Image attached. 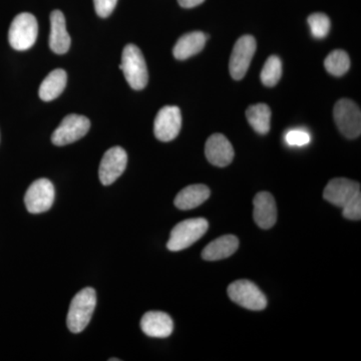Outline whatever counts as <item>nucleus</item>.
I'll use <instances>...</instances> for the list:
<instances>
[{"instance_id":"nucleus-27","label":"nucleus","mask_w":361,"mask_h":361,"mask_svg":"<svg viewBox=\"0 0 361 361\" xmlns=\"http://www.w3.org/2000/svg\"><path fill=\"white\" fill-rule=\"evenodd\" d=\"M118 0H94V8L97 16L106 18L110 16L116 8Z\"/></svg>"},{"instance_id":"nucleus-14","label":"nucleus","mask_w":361,"mask_h":361,"mask_svg":"<svg viewBox=\"0 0 361 361\" xmlns=\"http://www.w3.org/2000/svg\"><path fill=\"white\" fill-rule=\"evenodd\" d=\"M253 217L261 229H270L277 221V207L272 195L260 192L253 201Z\"/></svg>"},{"instance_id":"nucleus-26","label":"nucleus","mask_w":361,"mask_h":361,"mask_svg":"<svg viewBox=\"0 0 361 361\" xmlns=\"http://www.w3.org/2000/svg\"><path fill=\"white\" fill-rule=\"evenodd\" d=\"M310 135L302 130H291L285 135V141L289 146H305L310 144Z\"/></svg>"},{"instance_id":"nucleus-23","label":"nucleus","mask_w":361,"mask_h":361,"mask_svg":"<svg viewBox=\"0 0 361 361\" xmlns=\"http://www.w3.org/2000/svg\"><path fill=\"white\" fill-rule=\"evenodd\" d=\"M282 75V63L276 56H271L266 61L261 71V80L266 87H274Z\"/></svg>"},{"instance_id":"nucleus-28","label":"nucleus","mask_w":361,"mask_h":361,"mask_svg":"<svg viewBox=\"0 0 361 361\" xmlns=\"http://www.w3.org/2000/svg\"><path fill=\"white\" fill-rule=\"evenodd\" d=\"M205 0H178L180 6L184 8H192V7L200 6Z\"/></svg>"},{"instance_id":"nucleus-8","label":"nucleus","mask_w":361,"mask_h":361,"mask_svg":"<svg viewBox=\"0 0 361 361\" xmlns=\"http://www.w3.org/2000/svg\"><path fill=\"white\" fill-rule=\"evenodd\" d=\"M56 197L54 184L47 179L35 180L25 196V204L28 212L40 214L51 208Z\"/></svg>"},{"instance_id":"nucleus-6","label":"nucleus","mask_w":361,"mask_h":361,"mask_svg":"<svg viewBox=\"0 0 361 361\" xmlns=\"http://www.w3.org/2000/svg\"><path fill=\"white\" fill-rule=\"evenodd\" d=\"M334 120L339 130L348 139H356L361 134L360 106L348 99H341L334 106Z\"/></svg>"},{"instance_id":"nucleus-1","label":"nucleus","mask_w":361,"mask_h":361,"mask_svg":"<svg viewBox=\"0 0 361 361\" xmlns=\"http://www.w3.org/2000/svg\"><path fill=\"white\" fill-rule=\"evenodd\" d=\"M96 305V290L90 287L82 289L73 297L66 317V325L73 334L84 331L92 319Z\"/></svg>"},{"instance_id":"nucleus-22","label":"nucleus","mask_w":361,"mask_h":361,"mask_svg":"<svg viewBox=\"0 0 361 361\" xmlns=\"http://www.w3.org/2000/svg\"><path fill=\"white\" fill-rule=\"evenodd\" d=\"M324 66L330 75L341 77L348 73L350 68V59L348 52L342 49H336L330 52L324 61Z\"/></svg>"},{"instance_id":"nucleus-20","label":"nucleus","mask_w":361,"mask_h":361,"mask_svg":"<svg viewBox=\"0 0 361 361\" xmlns=\"http://www.w3.org/2000/svg\"><path fill=\"white\" fill-rule=\"evenodd\" d=\"M68 82V75L66 71L58 68L52 71L40 85L39 94L44 102H51L61 96L65 90Z\"/></svg>"},{"instance_id":"nucleus-4","label":"nucleus","mask_w":361,"mask_h":361,"mask_svg":"<svg viewBox=\"0 0 361 361\" xmlns=\"http://www.w3.org/2000/svg\"><path fill=\"white\" fill-rule=\"evenodd\" d=\"M39 25L32 13H23L16 16L11 23L8 40L16 51H27L37 42Z\"/></svg>"},{"instance_id":"nucleus-13","label":"nucleus","mask_w":361,"mask_h":361,"mask_svg":"<svg viewBox=\"0 0 361 361\" xmlns=\"http://www.w3.org/2000/svg\"><path fill=\"white\" fill-rule=\"evenodd\" d=\"M205 155L212 165L226 167L234 159V149L224 135L214 134L207 140Z\"/></svg>"},{"instance_id":"nucleus-11","label":"nucleus","mask_w":361,"mask_h":361,"mask_svg":"<svg viewBox=\"0 0 361 361\" xmlns=\"http://www.w3.org/2000/svg\"><path fill=\"white\" fill-rule=\"evenodd\" d=\"M127 152L121 147H113L104 153L99 169V177L104 186L115 183L127 168Z\"/></svg>"},{"instance_id":"nucleus-15","label":"nucleus","mask_w":361,"mask_h":361,"mask_svg":"<svg viewBox=\"0 0 361 361\" xmlns=\"http://www.w3.org/2000/svg\"><path fill=\"white\" fill-rule=\"evenodd\" d=\"M141 329L146 336L156 338H166L172 334L174 323L167 313L149 311L142 316Z\"/></svg>"},{"instance_id":"nucleus-21","label":"nucleus","mask_w":361,"mask_h":361,"mask_svg":"<svg viewBox=\"0 0 361 361\" xmlns=\"http://www.w3.org/2000/svg\"><path fill=\"white\" fill-rule=\"evenodd\" d=\"M247 120L258 134L265 135L270 130L271 111L265 104H257L249 106L246 111Z\"/></svg>"},{"instance_id":"nucleus-5","label":"nucleus","mask_w":361,"mask_h":361,"mask_svg":"<svg viewBox=\"0 0 361 361\" xmlns=\"http://www.w3.org/2000/svg\"><path fill=\"white\" fill-rule=\"evenodd\" d=\"M230 299L245 310L260 311L267 306V298L257 285L249 280H238L228 287Z\"/></svg>"},{"instance_id":"nucleus-9","label":"nucleus","mask_w":361,"mask_h":361,"mask_svg":"<svg viewBox=\"0 0 361 361\" xmlns=\"http://www.w3.org/2000/svg\"><path fill=\"white\" fill-rule=\"evenodd\" d=\"M256 40L252 35H243L237 40L230 59L229 70L234 80H242L247 73L256 51Z\"/></svg>"},{"instance_id":"nucleus-7","label":"nucleus","mask_w":361,"mask_h":361,"mask_svg":"<svg viewBox=\"0 0 361 361\" xmlns=\"http://www.w3.org/2000/svg\"><path fill=\"white\" fill-rule=\"evenodd\" d=\"M90 129V122L87 116L71 114L66 116L54 130L51 135L52 144L59 147L70 145L85 137Z\"/></svg>"},{"instance_id":"nucleus-17","label":"nucleus","mask_w":361,"mask_h":361,"mask_svg":"<svg viewBox=\"0 0 361 361\" xmlns=\"http://www.w3.org/2000/svg\"><path fill=\"white\" fill-rule=\"evenodd\" d=\"M239 248V240L234 235H225L209 243L202 252L206 261L222 260L232 256Z\"/></svg>"},{"instance_id":"nucleus-29","label":"nucleus","mask_w":361,"mask_h":361,"mask_svg":"<svg viewBox=\"0 0 361 361\" xmlns=\"http://www.w3.org/2000/svg\"><path fill=\"white\" fill-rule=\"evenodd\" d=\"M111 360V361H113V360L116 361V360H116V358H111V360Z\"/></svg>"},{"instance_id":"nucleus-18","label":"nucleus","mask_w":361,"mask_h":361,"mask_svg":"<svg viewBox=\"0 0 361 361\" xmlns=\"http://www.w3.org/2000/svg\"><path fill=\"white\" fill-rule=\"evenodd\" d=\"M210 194V189L205 185H191L176 196L175 206L180 210H191L208 200Z\"/></svg>"},{"instance_id":"nucleus-2","label":"nucleus","mask_w":361,"mask_h":361,"mask_svg":"<svg viewBox=\"0 0 361 361\" xmlns=\"http://www.w3.org/2000/svg\"><path fill=\"white\" fill-rule=\"evenodd\" d=\"M120 68L132 89L141 90L148 85L149 73L146 61L137 45H126Z\"/></svg>"},{"instance_id":"nucleus-19","label":"nucleus","mask_w":361,"mask_h":361,"mask_svg":"<svg viewBox=\"0 0 361 361\" xmlns=\"http://www.w3.org/2000/svg\"><path fill=\"white\" fill-rule=\"evenodd\" d=\"M206 40L205 33L201 32L186 33L178 39L173 49V54L175 58L180 61L191 58L204 49Z\"/></svg>"},{"instance_id":"nucleus-12","label":"nucleus","mask_w":361,"mask_h":361,"mask_svg":"<svg viewBox=\"0 0 361 361\" xmlns=\"http://www.w3.org/2000/svg\"><path fill=\"white\" fill-rule=\"evenodd\" d=\"M360 193V183L345 178H336L329 180L325 187L323 198L332 205L342 209L349 201L353 200L356 195Z\"/></svg>"},{"instance_id":"nucleus-3","label":"nucleus","mask_w":361,"mask_h":361,"mask_svg":"<svg viewBox=\"0 0 361 361\" xmlns=\"http://www.w3.org/2000/svg\"><path fill=\"white\" fill-rule=\"evenodd\" d=\"M208 228V221L204 218L182 221L171 231L167 244L169 250L178 252L189 248L205 235Z\"/></svg>"},{"instance_id":"nucleus-25","label":"nucleus","mask_w":361,"mask_h":361,"mask_svg":"<svg viewBox=\"0 0 361 361\" xmlns=\"http://www.w3.org/2000/svg\"><path fill=\"white\" fill-rule=\"evenodd\" d=\"M342 215L348 220H360L361 218V193L356 195L353 200L348 202L342 208Z\"/></svg>"},{"instance_id":"nucleus-24","label":"nucleus","mask_w":361,"mask_h":361,"mask_svg":"<svg viewBox=\"0 0 361 361\" xmlns=\"http://www.w3.org/2000/svg\"><path fill=\"white\" fill-rule=\"evenodd\" d=\"M308 25L315 39H324L329 35L331 23L324 13H313L308 16Z\"/></svg>"},{"instance_id":"nucleus-16","label":"nucleus","mask_w":361,"mask_h":361,"mask_svg":"<svg viewBox=\"0 0 361 361\" xmlns=\"http://www.w3.org/2000/svg\"><path fill=\"white\" fill-rule=\"evenodd\" d=\"M71 37L66 30V18L61 11H54L51 14V35L49 47L58 54H66L70 49Z\"/></svg>"},{"instance_id":"nucleus-10","label":"nucleus","mask_w":361,"mask_h":361,"mask_svg":"<svg viewBox=\"0 0 361 361\" xmlns=\"http://www.w3.org/2000/svg\"><path fill=\"white\" fill-rule=\"evenodd\" d=\"M182 127L180 109L175 106L161 108L154 123V133L161 142H171L179 135Z\"/></svg>"}]
</instances>
